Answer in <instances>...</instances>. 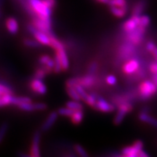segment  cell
Here are the masks:
<instances>
[{"label":"cell","instance_id":"681fc988","mask_svg":"<svg viewBox=\"0 0 157 157\" xmlns=\"http://www.w3.org/2000/svg\"><path fill=\"white\" fill-rule=\"evenodd\" d=\"M0 96H1V95H0Z\"/></svg>","mask_w":157,"mask_h":157},{"label":"cell","instance_id":"1f68e13d","mask_svg":"<svg viewBox=\"0 0 157 157\" xmlns=\"http://www.w3.org/2000/svg\"><path fill=\"white\" fill-rule=\"evenodd\" d=\"M54 61H55V65L53 68V71L56 74L60 73L61 71H63V68L61 66V63H60V59H59V57L57 54H56V56H55Z\"/></svg>","mask_w":157,"mask_h":157},{"label":"cell","instance_id":"5bb4252c","mask_svg":"<svg viewBox=\"0 0 157 157\" xmlns=\"http://www.w3.org/2000/svg\"><path fill=\"white\" fill-rule=\"evenodd\" d=\"M138 118L141 121L152 125V126L157 128V119L151 117V116L149 114V112L141 111V112L138 116Z\"/></svg>","mask_w":157,"mask_h":157},{"label":"cell","instance_id":"2e32d148","mask_svg":"<svg viewBox=\"0 0 157 157\" xmlns=\"http://www.w3.org/2000/svg\"><path fill=\"white\" fill-rule=\"evenodd\" d=\"M110 11L114 16L117 17H123L127 15L128 11V7H115V6H111L110 7Z\"/></svg>","mask_w":157,"mask_h":157},{"label":"cell","instance_id":"ba28073f","mask_svg":"<svg viewBox=\"0 0 157 157\" xmlns=\"http://www.w3.org/2000/svg\"><path fill=\"white\" fill-rule=\"evenodd\" d=\"M94 108H95V109L98 110V111L105 113L112 112V111H114L115 109L114 105L109 103V102L105 101V99H103V98L101 97H99V96L98 97L97 102H96V104L95 106H94Z\"/></svg>","mask_w":157,"mask_h":157},{"label":"cell","instance_id":"603a6c76","mask_svg":"<svg viewBox=\"0 0 157 157\" xmlns=\"http://www.w3.org/2000/svg\"><path fill=\"white\" fill-rule=\"evenodd\" d=\"M17 107L20 109L23 110L25 111H36V103H32L31 102H29V103H25L20 104L19 105H17Z\"/></svg>","mask_w":157,"mask_h":157},{"label":"cell","instance_id":"8992f818","mask_svg":"<svg viewBox=\"0 0 157 157\" xmlns=\"http://www.w3.org/2000/svg\"><path fill=\"white\" fill-rule=\"evenodd\" d=\"M140 68V60L137 58H130L124 64L122 70L126 75H133Z\"/></svg>","mask_w":157,"mask_h":157},{"label":"cell","instance_id":"ab89813d","mask_svg":"<svg viewBox=\"0 0 157 157\" xmlns=\"http://www.w3.org/2000/svg\"><path fill=\"white\" fill-rule=\"evenodd\" d=\"M105 80H106L107 84H109V85H112V86L115 85L117 82V77H116L114 75H112V74L108 76L106 78H105Z\"/></svg>","mask_w":157,"mask_h":157},{"label":"cell","instance_id":"e0dca14e","mask_svg":"<svg viewBox=\"0 0 157 157\" xmlns=\"http://www.w3.org/2000/svg\"><path fill=\"white\" fill-rule=\"evenodd\" d=\"M140 150H138L134 145L132 146H127L122 148L121 151V154L123 156L126 157H138V153Z\"/></svg>","mask_w":157,"mask_h":157},{"label":"cell","instance_id":"d4e9b609","mask_svg":"<svg viewBox=\"0 0 157 157\" xmlns=\"http://www.w3.org/2000/svg\"><path fill=\"white\" fill-rule=\"evenodd\" d=\"M151 23V18L147 15H141L139 16V26L146 28Z\"/></svg>","mask_w":157,"mask_h":157},{"label":"cell","instance_id":"74e56055","mask_svg":"<svg viewBox=\"0 0 157 157\" xmlns=\"http://www.w3.org/2000/svg\"><path fill=\"white\" fill-rule=\"evenodd\" d=\"M98 63L95 61L92 62L90 64L89 67H88V70H87V73L88 74H90V75H93L95 73V71L98 69Z\"/></svg>","mask_w":157,"mask_h":157},{"label":"cell","instance_id":"60d3db41","mask_svg":"<svg viewBox=\"0 0 157 157\" xmlns=\"http://www.w3.org/2000/svg\"><path fill=\"white\" fill-rule=\"evenodd\" d=\"M77 84H78V78H72L68 79L66 82V87H75V86Z\"/></svg>","mask_w":157,"mask_h":157},{"label":"cell","instance_id":"3957f363","mask_svg":"<svg viewBox=\"0 0 157 157\" xmlns=\"http://www.w3.org/2000/svg\"><path fill=\"white\" fill-rule=\"evenodd\" d=\"M133 109V105L130 102H124L118 105V111L113 119L115 124H120L127 113L131 112Z\"/></svg>","mask_w":157,"mask_h":157},{"label":"cell","instance_id":"ee69618b","mask_svg":"<svg viewBox=\"0 0 157 157\" xmlns=\"http://www.w3.org/2000/svg\"><path fill=\"white\" fill-rule=\"evenodd\" d=\"M44 3L50 8L52 9L56 5V0H42Z\"/></svg>","mask_w":157,"mask_h":157},{"label":"cell","instance_id":"7dc6e473","mask_svg":"<svg viewBox=\"0 0 157 157\" xmlns=\"http://www.w3.org/2000/svg\"><path fill=\"white\" fill-rule=\"evenodd\" d=\"M151 80L154 82V84H156L157 87V73L156 74H152V77H151Z\"/></svg>","mask_w":157,"mask_h":157},{"label":"cell","instance_id":"4316f807","mask_svg":"<svg viewBox=\"0 0 157 157\" xmlns=\"http://www.w3.org/2000/svg\"><path fill=\"white\" fill-rule=\"evenodd\" d=\"M66 106L74 110V111L83 109V105H82V104L80 103L79 101H74H74L67 102V103H66Z\"/></svg>","mask_w":157,"mask_h":157},{"label":"cell","instance_id":"9a60e30c","mask_svg":"<svg viewBox=\"0 0 157 157\" xmlns=\"http://www.w3.org/2000/svg\"><path fill=\"white\" fill-rule=\"evenodd\" d=\"M56 54L58 56L60 63H61L63 71L68 70V67H69V61H68L67 54H66L64 48H61L60 50H56Z\"/></svg>","mask_w":157,"mask_h":157},{"label":"cell","instance_id":"5b68a950","mask_svg":"<svg viewBox=\"0 0 157 157\" xmlns=\"http://www.w3.org/2000/svg\"><path fill=\"white\" fill-rule=\"evenodd\" d=\"M28 29L39 42H40L43 45H50L51 36L48 34L38 30L33 25H29Z\"/></svg>","mask_w":157,"mask_h":157},{"label":"cell","instance_id":"484cf974","mask_svg":"<svg viewBox=\"0 0 157 157\" xmlns=\"http://www.w3.org/2000/svg\"><path fill=\"white\" fill-rule=\"evenodd\" d=\"M75 88H76V91H77V93H78V95H79L80 98H81V99L82 100V101H85L86 100H87L88 95H89V94H87V92H86L85 89H84V87H83V86H82L81 84H77L75 86Z\"/></svg>","mask_w":157,"mask_h":157},{"label":"cell","instance_id":"277c9868","mask_svg":"<svg viewBox=\"0 0 157 157\" xmlns=\"http://www.w3.org/2000/svg\"><path fill=\"white\" fill-rule=\"evenodd\" d=\"M136 45L132 44V43L127 42L123 44L120 47L119 50V58L124 59V60H129L132 58L136 53Z\"/></svg>","mask_w":157,"mask_h":157},{"label":"cell","instance_id":"4fadbf2b","mask_svg":"<svg viewBox=\"0 0 157 157\" xmlns=\"http://www.w3.org/2000/svg\"><path fill=\"white\" fill-rule=\"evenodd\" d=\"M58 117V113L56 111H53V112L50 113V115L48 116V119L45 120L44 124L42 126V131H47L48 129H50L51 127H52V125L54 124L56 122L57 119Z\"/></svg>","mask_w":157,"mask_h":157},{"label":"cell","instance_id":"ffe728a7","mask_svg":"<svg viewBox=\"0 0 157 157\" xmlns=\"http://www.w3.org/2000/svg\"><path fill=\"white\" fill-rule=\"evenodd\" d=\"M84 118V113L82 110H77L74 112L71 117V119L72 123L74 124H79L83 120Z\"/></svg>","mask_w":157,"mask_h":157},{"label":"cell","instance_id":"836d02e7","mask_svg":"<svg viewBox=\"0 0 157 157\" xmlns=\"http://www.w3.org/2000/svg\"><path fill=\"white\" fill-rule=\"evenodd\" d=\"M98 97V96L96 95L95 94H93V93L89 94V95H88V97L87 98V100L85 101V102L88 104V105H90V106L94 107L95 105L96 102H97Z\"/></svg>","mask_w":157,"mask_h":157},{"label":"cell","instance_id":"c3c4849f","mask_svg":"<svg viewBox=\"0 0 157 157\" xmlns=\"http://www.w3.org/2000/svg\"><path fill=\"white\" fill-rule=\"evenodd\" d=\"M95 1L98 2H100L102 4H108L109 3V0H95Z\"/></svg>","mask_w":157,"mask_h":157},{"label":"cell","instance_id":"83f0119b","mask_svg":"<svg viewBox=\"0 0 157 157\" xmlns=\"http://www.w3.org/2000/svg\"><path fill=\"white\" fill-rule=\"evenodd\" d=\"M146 49L148 52H150L153 55V56L154 57V58L157 61V47L156 44L151 41L148 42L146 43Z\"/></svg>","mask_w":157,"mask_h":157},{"label":"cell","instance_id":"e575fe53","mask_svg":"<svg viewBox=\"0 0 157 157\" xmlns=\"http://www.w3.org/2000/svg\"><path fill=\"white\" fill-rule=\"evenodd\" d=\"M7 129H8V124L7 123L2 124L1 126H0V143L2 142L4 138H5Z\"/></svg>","mask_w":157,"mask_h":157},{"label":"cell","instance_id":"f35d334b","mask_svg":"<svg viewBox=\"0 0 157 157\" xmlns=\"http://www.w3.org/2000/svg\"><path fill=\"white\" fill-rule=\"evenodd\" d=\"M47 73L45 71L44 69L43 68H39V69L36 70V72H35L34 74V78H39V79H42L43 78H44L45 75H46Z\"/></svg>","mask_w":157,"mask_h":157},{"label":"cell","instance_id":"8fae6325","mask_svg":"<svg viewBox=\"0 0 157 157\" xmlns=\"http://www.w3.org/2000/svg\"><path fill=\"white\" fill-rule=\"evenodd\" d=\"M41 135L39 132H36L33 137L32 143L31 147V156L34 157L40 156V149H39V143H40Z\"/></svg>","mask_w":157,"mask_h":157},{"label":"cell","instance_id":"9c48e42d","mask_svg":"<svg viewBox=\"0 0 157 157\" xmlns=\"http://www.w3.org/2000/svg\"><path fill=\"white\" fill-rule=\"evenodd\" d=\"M31 89L39 95H44L47 93V87L42 79L34 78L30 84Z\"/></svg>","mask_w":157,"mask_h":157},{"label":"cell","instance_id":"bcb514c9","mask_svg":"<svg viewBox=\"0 0 157 157\" xmlns=\"http://www.w3.org/2000/svg\"><path fill=\"white\" fill-rule=\"evenodd\" d=\"M148 156H149V154H147L146 151H144L143 149L142 150H140L138 153V157H148Z\"/></svg>","mask_w":157,"mask_h":157},{"label":"cell","instance_id":"cb8c5ba5","mask_svg":"<svg viewBox=\"0 0 157 157\" xmlns=\"http://www.w3.org/2000/svg\"><path fill=\"white\" fill-rule=\"evenodd\" d=\"M74 110L70 109L68 107H63V108H60L58 110L57 112L58 113L59 115L63 116V117H71L73 114L74 112Z\"/></svg>","mask_w":157,"mask_h":157},{"label":"cell","instance_id":"7c38bea8","mask_svg":"<svg viewBox=\"0 0 157 157\" xmlns=\"http://www.w3.org/2000/svg\"><path fill=\"white\" fill-rule=\"evenodd\" d=\"M147 6V0H137L133 5L132 9V16H140L146 10Z\"/></svg>","mask_w":157,"mask_h":157},{"label":"cell","instance_id":"7bdbcfd3","mask_svg":"<svg viewBox=\"0 0 157 157\" xmlns=\"http://www.w3.org/2000/svg\"><path fill=\"white\" fill-rule=\"evenodd\" d=\"M148 69L152 74L157 73V61L156 60L154 62H152L151 63H150V65H149V66H148Z\"/></svg>","mask_w":157,"mask_h":157},{"label":"cell","instance_id":"d590c367","mask_svg":"<svg viewBox=\"0 0 157 157\" xmlns=\"http://www.w3.org/2000/svg\"><path fill=\"white\" fill-rule=\"evenodd\" d=\"M74 149H75L76 152L80 156H82V157L88 156V154L87 151H85V149H84L82 146H80V145H76V146H74Z\"/></svg>","mask_w":157,"mask_h":157},{"label":"cell","instance_id":"f6af8a7d","mask_svg":"<svg viewBox=\"0 0 157 157\" xmlns=\"http://www.w3.org/2000/svg\"><path fill=\"white\" fill-rule=\"evenodd\" d=\"M134 146L136 147V148L138 149V150H142L143 149V143L141 140H136L135 142L134 143Z\"/></svg>","mask_w":157,"mask_h":157},{"label":"cell","instance_id":"30bf717a","mask_svg":"<svg viewBox=\"0 0 157 157\" xmlns=\"http://www.w3.org/2000/svg\"><path fill=\"white\" fill-rule=\"evenodd\" d=\"M139 26V16H132L123 23L122 29L125 33L130 32Z\"/></svg>","mask_w":157,"mask_h":157},{"label":"cell","instance_id":"d6a6232c","mask_svg":"<svg viewBox=\"0 0 157 157\" xmlns=\"http://www.w3.org/2000/svg\"><path fill=\"white\" fill-rule=\"evenodd\" d=\"M110 7L115 6V7H124L127 6V0H109L108 3Z\"/></svg>","mask_w":157,"mask_h":157},{"label":"cell","instance_id":"b9f144b4","mask_svg":"<svg viewBox=\"0 0 157 157\" xmlns=\"http://www.w3.org/2000/svg\"><path fill=\"white\" fill-rule=\"evenodd\" d=\"M50 58H51L49 56H47V55H43V56H42L40 58H39V61L41 64L43 65V66H45V65L48 63Z\"/></svg>","mask_w":157,"mask_h":157},{"label":"cell","instance_id":"d6986e66","mask_svg":"<svg viewBox=\"0 0 157 157\" xmlns=\"http://www.w3.org/2000/svg\"><path fill=\"white\" fill-rule=\"evenodd\" d=\"M95 83V78L93 75L88 74L87 76H84L82 78H78V84L83 86L84 88L91 87Z\"/></svg>","mask_w":157,"mask_h":157},{"label":"cell","instance_id":"7402d4cb","mask_svg":"<svg viewBox=\"0 0 157 157\" xmlns=\"http://www.w3.org/2000/svg\"><path fill=\"white\" fill-rule=\"evenodd\" d=\"M66 90H67L68 95H69V97L72 99L74 100V101H81V98H80L79 95L76 91V88L74 87H66Z\"/></svg>","mask_w":157,"mask_h":157},{"label":"cell","instance_id":"f546056e","mask_svg":"<svg viewBox=\"0 0 157 157\" xmlns=\"http://www.w3.org/2000/svg\"><path fill=\"white\" fill-rule=\"evenodd\" d=\"M29 102H31V99L27 97H14L13 100V105H19L20 104L29 103Z\"/></svg>","mask_w":157,"mask_h":157},{"label":"cell","instance_id":"6da1fadb","mask_svg":"<svg viewBox=\"0 0 157 157\" xmlns=\"http://www.w3.org/2000/svg\"><path fill=\"white\" fill-rule=\"evenodd\" d=\"M137 91L141 99L146 101L157 93V87L152 80H145L140 84Z\"/></svg>","mask_w":157,"mask_h":157},{"label":"cell","instance_id":"f1b7e54d","mask_svg":"<svg viewBox=\"0 0 157 157\" xmlns=\"http://www.w3.org/2000/svg\"><path fill=\"white\" fill-rule=\"evenodd\" d=\"M50 46L52 47V48L55 49L56 50H60V49H61V48H64L63 45L62 43L60 42V41H58V39H57L56 37H54V36L50 37Z\"/></svg>","mask_w":157,"mask_h":157},{"label":"cell","instance_id":"52a82bcc","mask_svg":"<svg viewBox=\"0 0 157 157\" xmlns=\"http://www.w3.org/2000/svg\"><path fill=\"white\" fill-rule=\"evenodd\" d=\"M33 25L39 31L47 33L50 35L51 34V19L46 20L40 18L39 17H35L33 20Z\"/></svg>","mask_w":157,"mask_h":157},{"label":"cell","instance_id":"8d00e7d4","mask_svg":"<svg viewBox=\"0 0 157 157\" xmlns=\"http://www.w3.org/2000/svg\"><path fill=\"white\" fill-rule=\"evenodd\" d=\"M13 91L12 90L5 84L0 83V95H5V94H12Z\"/></svg>","mask_w":157,"mask_h":157},{"label":"cell","instance_id":"ac0fdd59","mask_svg":"<svg viewBox=\"0 0 157 157\" xmlns=\"http://www.w3.org/2000/svg\"><path fill=\"white\" fill-rule=\"evenodd\" d=\"M6 26H7V31L12 34H15L18 31V23L13 17H9L6 21Z\"/></svg>","mask_w":157,"mask_h":157},{"label":"cell","instance_id":"4dcf8cb0","mask_svg":"<svg viewBox=\"0 0 157 157\" xmlns=\"http://www.w3.org/2000/svg\"><path fill=\"white\" fill-rule=\"evenodd\" d=\"M23 43H24L25 46L29 47V48H40L41 44H42L40 42H39L36 39V40H33V39H25Z\"/></svg>","mask_w":157,"mask_h":157},{"label":"cell","instance_id":"7a4b0ae2","mask_svg":"<svg viewBox=\"0 0 157 157\" xmlns=\"http://www.w3.org/2000/svg\"><path fill=\"white\" fill-rule=\"evenodd\" d=\"M146 29L143 27L138 26L135 30L130 32L126 33V39L127 42H129L132 44L136 45H139L144 39L145 34H146Z\"/></svg>","mask_w":157,"mask_h":157},{"label":"cell","instance_id":"44dd1931","mask_svg":"<svg viewBox=\"0 0 157 157\" xmlns=\"http://www.w3.org/2000/svg\"><path fill=\"white\" fill-rule=\"evenodd\" d=\"M13 98L14 96L12 94H5V95L0 96V107L11 105L13 103Z\"/></svg>","mask_w":157,"mask_h":157}]
</instances>
